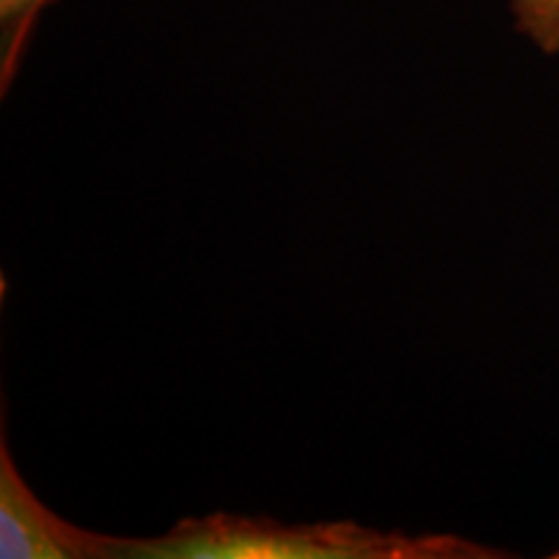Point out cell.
Masks as SVG:
<instances>
[{"label":"cell","mask_w":559,"mask_h":559,"mask_svg":"<svg viewBox=\"0 0 559 559\" xmlns=\"http://www.w3.org/2000/svg\"><path fill=\"white\" fill-rule=\"evenodd\" d=\"M515 29L547 55H559V0H508Z\"/></svg>","instance_id":"277c9868"},{"label":"cell","mask_w":559,"mask_h":559,"mask_svg":"<svg viewBox=\"0 0 559 559\" xmlns=\"http://www.w3.org/2000/svg\"><path fill=\"white\" fill-rule=\"evenodd\" d=\"M52 0H0V83L9 91L24 58L39 13Z\"/></svg>","instance_id":"3957f363"},{"label":"cell","mask_w":559,"mask_h":559,"mask_svg":"<svg viewBox=\"0 0 559 559\" xmlns=\"http://www.w3.org/2000/svg\"><path fill=\"white\" fill-rule=\"evenodd\" d=\"M120 536L94 534L60 519L21 477L9 443L0 445V557L120 559Z\"/></svg>","instance_id":"7a4b0ae2"},{"label":"cell","mask_w":559,"mask_h":559,"mask_svg":"<svg viewBox=\"0 0 559 559\" xmlns=\"http://www.w3.org/2000/svg\"><path fill=\"white\" fill-rule=\"evenodd\" d=\"M453 534H402L360 523H277L213 513L185 519L156 539H122L120 559H495Z\"/></svg>","instance_id":"6da1fadb"}]
</instances>
